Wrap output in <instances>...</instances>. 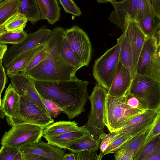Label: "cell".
I'll use <instances>...</instances> for the list:
<instances>
[{
  "mask_svg": "<svg viewBox=\"0 0 160 160\" xmlns=\"http://www.w3.org/2000/svg\"><path fill=\"white\" fill-rule=\"evenodd\" d=\"M20 96L10 83L6 88L1 100V109L6 117H10L18 110Z\"/></svg>",
  "mask_w": 160,
  "mask_h": 160,
  "instance_id": "cell-21",
  "label": "cell"
},
{
  "mask_svg": "<svg viewBox=\"0 0 160 160\" xmlns=\"http://www.w3.org/2000/svg\"><path fill=\"white\" fill-rule=\"evenodd\" d=\"M160 39L154 35L147 37L139 57L136 74L148 77L160 82Z\"/></svg>",
  "mask_w": 160,
  "mask_h": 160,
  "instance_id": "cell-5",
  "label": "cell"
},
{
  "mask_svg": "<svg viewBox=\"0 0 160 160\" xmlns=\"http://www.w3.org/2000/svg\"><path fill=\"white\" fill-rule=\"evenodd\" d=\"M63 38L59 34H50L46 41L47 57L24 73L34 80L44 82L68 81L77 78L78 70L66 62L61 56Z\"/></svg>",
  "mask_w": 160,
  "mask_h": 160,
  "instance_id": "cell-2",
  "label": "cell"
},
{
  "mask_svg": "<svg viewBox=\"0 0 160 160\" xmlns=\"http://www.w3.org/2000/svg\"><path fill=\"white\" fill-rule=\"evenodd\" d=\"M65 37L78 59L84 66H88L91 59L92 46L87 34L74 25L65 30Z\"/></svg>",
  "mask_w": 160,
  "mask_h": 160,
  "instance_id": "cell-11",
  "label": "cell"
},
{
  "mask_svg": "<svg viewBox=\"0 0 160 160\" xmlns=\"http://www.w3.org/2000/svg\"><path fill=\"white\" fill-rule=\"evenodd\" d=\"M125 100V95L116 97L108 93L106 95L104 121L110 132L144 111L130 107L126 104Z\"/></svg>",
  "mask_w": 160,
  "mask_h": 160,
  "instance_id": "cell-4",
  "label": "cell"
},
{
  "mask_svg": "<svg viewBox=\"0 0 160 160\" xmlns=\"http://www.w3.org/2000/svg\"><path fill=\"white\" fill-rule=\"evenodd\" d=\"M132 137L126 134L117 133L104 151L103 156L107 154L115 153L122 147Z\"/></svg>",
  "mask_w": 160,
  "mask_h": 160,
  "instance_id": "cell-31",
  "label": "cell"
},
{
  "mask_svg": "<svg viewBox=\"0 0 160 160\" xmlns=\"http://www.w3.org/2000/svg\"><path fill=\"white\" fill-rule=\"evenodd\" d=\"M42 100L48 115L51 118H56L62 112V108L53 101L42 98Z\"/></svg>",
  "mask_w": 160,
  "mask_h": 160,
  "instance_id": "cell-37",
  "label": "cell"
},
{
  "mask_svg": "<svg viewBox=\"0 0 160 160\" xmlns=\"http://www.w3.org/2000/svg\"><path fill=\"white\" fill-rule=\"evenodd\" d=\"M7 82L6 70L3 65L0 68V95L5 88Z\"/></svg>",
  "mask_w": 160,
  "mask_h": 160,
  "instance_id": "cell-43",
  "label": "cell"
},
{
  "mask_svg": "<svg viewBox=\"0 0 160 160\" xmlns=\"http://www.w3.org/2000/svg\"><path fill=\"white\" fill-rule=\"evenodd\" d=\"M8 49V47L5 44H0V60H2L5 53Z\"/></svg>",
  "mask_w": 160,
  "mask_h": 160,
  "instance_id": "cell-47",
  "label": "cell"
},
{
  "mask_svg": "<svg viewBox=\"0 0 160 160\" xmlns=\"http://www.w3.org/2000/svg\"><path fill=\"white\" fill-rule=\"evenodd\" d=\"M138 98L148 110L160 111V82L136 74L127 93Z\"/></svg>",
  "mask_w": 160,
  "mask_h": 160,
  "instance_id": "cell-3",
  "label": "cell"
},
{
  "mask_svg": "<svg viewBox=\"0 0 160 160\" xmlns=\"http://www.w3.org/2000/svg\"><path fill=\"white\" fill-rule=\"evenodd\" d=\"M125 103L130 107L143 111L148 110L141 102L132 95L127 93L125 95Z\"/></svg>",
  "mask_w": 160,
  "mask_h": 160,
  "instance_id": "cell-39",
  "label": "cell"
},
{
  "mask_svg": "<svg viewBox=\"0 0 160 160\" xmlns=\"http://www.w3.org/2000/svg\"><path fill=\"white\" fill-rule=\"evenodd\" d=\"M107 94L108 91L97 83L88 97L91 105L88 120L95 127L102 130L105 126L104 112Z\"/></svg>",
  "mask_w": 160,
  "mask_h": 160,
  "instance_id": "cell-13",
  "label": "cell"
},
{
  "mask_svg": "<svg viewBox=\"0 0 160 160\" xmlns=\"http://www.w3.org/2000/svg\"><path fill=\"white\" fill-rule=\"evenodd\" d=\"M114 7L108 18L125 32V20L127 15L129 18L138 22L143 18L148 8L146 0H108Z\"/></svg>",
  "mask_w": 160,
  "mask_h": 160,
  "instance_id": "cell-7",
  "label": "cell"
},
{
  "mask_svg": "<svg viewBox=\"0 0 160 160\" xmlns=\"http://www.w3.org/2000/svg\"><path fill=\"white\" fill-rule=\"evenodd\" d=\"M85 128L69 132L56 136L47 137L48 142L61 149H67L72 144L83 136L89 134Z\"/></svg>",
  "mask_w": 160,
  "mask_h": 160,
  "instance_id": "cell-19",
  "label": "cell"
},
{
  "mask_svg": "<svg viewBox=\"0 0 160 160\" xmlns=\"http://www.w3.org/2000/svg\"><path fill=\"white\" fill-rule=\"evenodd\" d=\"M5 116V115L2 110L0 109V118H4Z\"/></svg>",
  "mask_w": 160,
  "mask_h": 160,
  "instance_id": "cell-50",
  "label": "cell"
},
{
  "mask_svg": "<svg viewBox=\"0 0 160 160\" xmlns=\"http://www.w3.org/2000/svg\"><path fill=\"white\" fill-rule=\"evenodd\" d=\"M9 0H0V8L9 1Z\"/></svg>",
  "mask_w": 160,
  "mask_h": 160,
  "instance_id": "cell-49",
  "label": "cell"
},
{
  "mask_svg": "<svg viewBox=\"0 0 160 160\" xmlns=\"http://www.w3.org/2000/svg\"><path fill=\"white\" fill-rule=\"evenodd\" d=\"M8 76L12 86L20 96L30 100L48 115L42 98L35 88L34 80L22 72Z\"/></svg>",
  "mask_w": 160,
  "mask_h": 160,
  "instance_id": "cell-12",
  "label": "cell"
},
{
  "mask_svg": "<svg viewBox=\"0 0 160 160\" xmlns=\"http://www.w3.org/2000/svg\"><path fill=\"white\" fill-rule=\"evenodd\" d=\"M59 2L61 5L66 13L77 16H80L81 15L82 12L80 8L73 1L59 0Z\"/></svg>",
  "mask_w": 160,
  "mask_h": 160,
  "instance_id": "cell-36",
  "label": "cell"
},
{
  "mask_svg": "<svg viewBox=\"0 0 160 160\" xmlns=\"http://www.w3.org/2000/svg\"><path fill=\"white\" fill-rule=\"evenodd\" d=\"M63 160H77L76 154L73 152L65 153L63 157Z\"/></svg>",
  "mask_w": 160,
  "mask_h": 160,
  "instance_id": "cell-46",
  "label": "cell"
},
{
  "mask_svg": "<svg viewBox=\"0 0 160 160\" xmlns=\"http://www.w3.org/2000/svg\"><path fill=\"white\" fill-rule=\"evenodd\" d=\"M86 124L78 126L75 121H60L53 123L43 130L42 137L45 138L58 136L65 133L81 130L85 128Z\"/></svg>",
  "mask_w": 160,
  "mask_h": 160,
  "instance_id": "cell-22",
  "label": "cell"
},
{
  "mask_svg": "<svg viewBox=\"0 0 160 160\" xmlns=\"http://www.w3.org/2000/svg\"><path fill=\"white\" fill-rule=\"evenodd\" d=\"M28 21L24 16L18 12L6 22L4 27L7 32L23 31Z\"/></svg>",
  "mask_w": 160,
  "mask_h": 160,
  "instance_id": "cell-30",
  "label": "cell"
},
{
  "mask_svg": "<svg viewBox=\"0 0 160 160\" xmlns=\"http://www.w3.org/2000/svg\"><path fill=\"white\" fill-rule=\"evenodd\" d=\"M18 12L24 16L33 25L41 20L40 11L37 0H20Z\"/></svg>",
  "mask_w": 160,
  "mask_h": 160,
  "instance_id": "cell-25",
  "label": "cell"
},
{
  "mask_svg": "<svg viewBox=\"0 0 160 160\" xmlns=\"http://www.w3.org/2000/svg\"><path fill=\"white\" fill-rule=\"evenodd\" d=\"M101 142L89 133L79 139L68 149L75 153L84 151H96L99 148Z\"/></svg>",
  "mask_w": 160,
  "mask_h": 160,
  "instance_id": "cell-26",
  "label": "cell"
},
{
  "mask_svg": "<svg viewBox=\"0 0 160 160\" xmlns=\"http://www.w3.org/2000/svg\"><path fill=\"white\" fill-rule=\"evenodd\" d=\"M3 66L2 60H0V68Z\"/></svg>",
  "mask_w": 160,
  "mask_h": 160,
  "instance_id": "cell-52",
  "label": "cell"
},
{
  "mask_svg": "<svg viewBox=\"0 0 160 160\" xmlns=\"http://www.w3.org/2000/svg\"><path fill=\"white\" fill-rule=\"evenodd\" d=\"M52 31V30L42 27L35 32L28 33L25 39L21 43L13 44L8 48L2 59L4 68H7L22 54L45 43Z\"/></svg>",
  "mask_w": 160,
  "mask_h": 160,
  "instance_id": "cell-10",
  "label": "cell"
},
{
  "mask_svg": "<svg viewBox=\"0 0 160 160\" xmlns=\"http://www.w3.org/2000/svg\"><path fill=\"white\" fill-rule=\"evenodd\" d=\"M8 124L12 127L20 124L37 125L44 129L52 124L54 120L36 104L27 98L20 96L19 108L13 115L6 117Z\"/></svg>",
  "mask_w": 160,
  "mask_h": 160,
  "instance_id": "cell-6",
  "label": "cell"
},
{
  "mask_svg": "<svg viewBox=\"0 0 160 160\" xmlns=\"http://www.w3.org/2000/svg\"><path fill=\"white\" fill-rule=\"evenodd\" d=\"M120 46L119 60L131 74L132 79L135 74L133 55L128 39L125 32L117 39Z\"/></svg>",
  "mask_w": 160,
  "mask_h": 160,
  "instance_id": "cell-23",
  "label": "cell"
},
{
  "mask_svg": "<svg viewBox=\"0 0 160 160\" xmlns=\"http://www.w3.org/2000/svg\"><path fill=\"white\" fill-rule=\"evenodd\" d=\"M28 33L25 31L22 32H6L0 36V44H16L22 42Z\"/></svg>",
  "mask_w": 160,
  "mask_h": 160,
  "instance_id": "cell-32",
  "label": "cell"
},
{
  "mask_svg": "<svg viewBox=\"0 0 160 160\" xmlns=\"http://www.w3.org/2000/svg\"><path fill=\"white\" fill-rule=\"evenodd\" d=\"M39 9L41 20L45 19L53 25L59 21L61 8L57 0H37Z\"/></svg>",
  "mask_w": 160,
  "mask_h": 160,
  "instance_id": "cell-18",
  "label": "cell"
},
{
  "mask_svg": "<svg viewBox=\"0 0 160 160\" xmlns=\"http://www.w3.org/2000/svg\"><path fill=\"white\" fill-rule=\"evenodd\" d=\"M7 31L5 30L4 26L0 27V33H3Z\"/></svg>",
  "mask_w": 160,
  "mask_h": 160,
  "instance_id": "cell-51",
  "label": "cell"
},
{
  "mask_svg": "<svg viewBox=\"0 0 160 160\" xmlns=\"http://www.w3.org/2000/svg\"><path fill=\"white\" fill-rule=\"evenodd\" d=\"M19 151L23 153L32 154L50 160H63L65 153L62 149L44 142L41 138L37 142L21 147Z\"/></svg>",
  "mask_w": 160,
  "mask_h": 160,
  "instance_id": "cell-16",
  "label": "cell"
},
{
  "mask_svg": "<svg viewBox=\"0 0 160 160\" xmlns=\"http://www.w3.org/2000/svg\"><path fill=\"white\" fill-rule=\"evenodd\" d=\"M160 134V113L158 115L155 122L152 125L150 131L145 138L140 149L159 135Z\"/></svg>",
  "mask_w": 160,
  "mask_h": 160,
  "instance_id": "cell-34",
  "label": "cell"
},
{
  "mask_svg": "<svg viewBox=\"0 0 160 160\" xmlns=\"http://www.w3.org/2000/svg\"><path fill=\"white\" fill-rule=\"evenodd\" d=\"M43 129L41 126L34 124L15 125L5 132L1 140V144L19 149L38 142L42 137Z\"/></svg>",
  "mask_w": 160,
  "mask_h": 160,
  "instance_id": "cell-9",
  "label": "cell"
},
{
  "mask_svg": "<svg viewBox=\"0 0 160 160\" xmlns=\"http://www.w3.org/2000/svg\"><path fill=\"white\" fill-rule=\"evenodd\" d=\"M13 160H26V159L23 153L19 151Z\"/></svg>",
  "mask_w": 160,
  "mask_h": 160,
  "instance_id": "cell-48",
  "label": "cell"
},
{
  "mask_svg": "<svg viewBox=\"0 0 160 160\" xmlns=\"http://www.w3.org/2000/svg\"><path fill=\"white\" fill-rule=\"evenodd\" d=\"M102 159V158L100 156H98L96 159V160H101Z\"/></svg>",
  "mask_w": 160,
  "mask_h": 160,
  "instance_id": "cell-53",
  "label": "cell"
},
{
  "mask_svg": "<svg viewBox=\"0 0 160 160\" xmlns=\"http://www.w3.org/2000/svg\"><path fill=\"white\" fill-rule=\"evenodd\" d=\"M35 88L41 97L55 102L72 119L85 112L89 82L77 78L68 81L44 82L35 80Z\"/></svg>",
  "mask_w": 160,
  "mask_h": 160,
  "instance_id": "cell-1",
  "label": "cell"
},
{
  "mask_svg": "<svg viewBox=\"0 0 160 160\" xmlns=\"http://www.w3.org/2000/svg\"><path fill=\"white\" fill-rule=\"evenodd\" d=\"M48 55V51L46 47V42L44 47L38 51L35 54L32 61L22 72L25 73L38 64L47 57Z\"/></svg>",
  "mask_w": 160,
  "mask_h": 160,
  "instance_id": "cell-35",
  "label": "cell"
},
{
  "mask_svg": "<svg viewBox=\"0 0 160 160\" xmlns=\"http://www.w3.org/2000/svg\"><path fill=\"white\" fill-rule=\"evenodd\" d=\"M86 128L89 133L97 139L98 140V138L104 133L103 130L97 128L88 120L86 124Z\"/></svg>",
  "mask_w": 160,
  "mask_h": 160,
  "instance_id": "cell-41",
  "label": "cell"
},
{
  "mask_svg": "<svg viewBox=\"0 0 160 160\" xmlns=\"http://www.w3.org/2000/svg\"><path fill=\"white\" fill-rule=\"evenodd\" d=\"M26 160H50L42 157L28 154L23 153Z\"/></svg>",
  "mask_w": 160,
  "mask_h": 160,
  "instance_id": "cell-45",
  "label": "cell"
},
{
  "mask_svg": "<svg viewBox=\"0 0 160 160\" xmlns=\"http://www.w3.org/2000/svg\"><path fill=\"white\" fill-rule=\"evenodd\" d=\"M125 32L128 39L133 55L135 73L139 57L147 36L142 30L137 22L127 17Z\"/></svg>",
  "mask_w": 160,
  "mask_h": 160,
  "instance_id": "cell-15",
  "label": "cell"
},
{
  "mask_svg": "<svg viewBox=\"0 0 160 160\" xmlns=\"http://www.w3.org/2000/svg\"><path fill=\"white\" fill-rule=\"evenodd\" d=\"M152 125L132 136L121 148L133 152L135 156L140 149L144 139L150 131Z\"/></svg>",
  "mask_w": 160,
  "mask_h": 160,
  "instance_id": "cell-29",
  "label": "cell"
},
{
  "mask_svg": "<svg viewBox=\"0 0 160 160\" xmlns=\"http://www.w3.org/2000/svg\"><path fill=\"white\" fill-rule=\"evenodd\" d=\"M19 3V0H9L0 8V27L18 12Z\"/></svg>",
  "mask_w": 160,
  "mask_h": 160,
  "instance_id": "cell-28",
  "label": "cell"
},
{
  "mask_svg": "<svg viewBox=\"0 0 160 160\" xmlns=\"http://www.w3.org/2000/svg\"><path fill=\"white\" fill-rule=\"evenodd\" d=\"M143 160H160V143Z\"/></svg>",
  "mask_w": 160,
  "mask_h": 160,
  "instance_id": "cell-44",
  "label": "cell"
},
{
  "mask_svg": "<svg viewBox=\"0 0 160 160\" xmlns=\"http://www.w3.org/2000/svg\"><path fill=\"white\" fill-rule=\"evenodd\" d=\"M137 23L146 36L154 35L160 32V11L151 12Z\"/></svg>",
  "mask_w": 160,
  "mask_h": 160,
  "instance_id": "cell-24",
  "label": "cell"
},
{
  "mask_svg": "<svg viewBox=\"0 0 160 160\" xmlns=\"http://www.w3.org/2000/svg\"><path fill=\"white\" fill-rule=\"evenodd\" d=\"M1 95H0V109H1Z\"/></svg>",
  "mask_w": 160,
  "mask_h": 160,
  "instance_id": "cell-54",
  "label": "cell"
},
{
  "mask_svg": "<svg viewBox=\"0 0 160 160\" xmlns=\"http://www.w3.org/2000/svg\"><path fill=\"white\" fill-rule=\"evenodd\" d=\"M46 42L37 47L23 53L17 58L6 68L7 75L9 76L23 72L29 64L36 53L44 47Z\"/></svg>",
  "mask_w": 160,
  "mask_h": 160,
  "instance_id": "cell-20",
  "label": "cell"
},
{
  "mask_svg": "<svg viewBox=\"0 0 160 160\" xmlns=\"http://www.w3.org/2000/svg\"><path fill=\"white\" fill-rule=\"evenodd\" d=\"M3 33H0V36L2 34H3Z\"/></svg>",
  "mask_w": 160,
  "mask_h": 160,
  "instance_id": "cell-55",
  "label": "cell"
},
{
  "mask_svg": "<svg viewBox=\"0 0 160 160\" xmlns=\"http://www.w3.org/2000/svg\"><path fill=\"white\" fill-rule=\"evenodd\" d=\"M159 113L160 111H145L110 132L122 133L133 136L151 126Z\"/></svg>",
  "mask_w": 160,
  "mask_h": 160,
  "instance_id": "cell-14",
  "label": "cell"
},
{
  "mask_svg": "<svg viewBox=\"0 0 160 160\" xmlns=\"http://www.w3.org/2000/svg\"><path fill=\"white\" fill-rule=\"evenodd\" d=\"M160 143V135L141 148L134 156L133 160H144Z\"/></svg>",
  "mask_w": 160,
  "mask_h": 160,
  "instance_id": "cell-33",
  "label": "cell"
},
{
  "mask_svg": "<svg viewBox=\"0 0 160 160\" xmlns=\"http://www.w3.org/2000/svg\"><path fill=\"white\" fill-rule=\"evenodd\" d=\"M117 134L116 132H112L106 134L101 141L99 146L100 152L103 153L104 151L108 146L112 139Z\"/></svg>",
  "mask_w": 160,
  "mask_h": 160,
  "instance_id": "cell-42",
  "label": "cell"
},
{
  "mask_svg": "<svg viewBox=\"0 0 160 160\" xmlns=\"http://www.w3.org/2000/svg\"><path fill=\"white\" fill-rule=\"evenodd\" d=\"M134 152L125 149L120 148L115 152V160H133Z\"/></svg>",
  "mask_w": 160,
  "mask_h": 160,
  "instance_id": "cell-40",
  "label": "cell"
},
{
  "mask_svg": "<svg viewBox=\"0 0 160 160\" xmlns=\"http://www.w3.org/2000/svg\"><path fill=\"white\" fill-rule=\"evenodd\" d=\"M120 46L118 43L108 49L95 61L93 75L98 83L108 91L110 88L119 60Z\"/></svg>",
  "mask_w": 160,
  "mask_h": 160,
  "instance_id": "cell-8",
  "label": "cell"
},
{
  "mask_svg": "<svg viewBox=\"0 0 160 160\" xmlns=\"http://www.w3.org/2000/svg\"><path fill=\"white\" fill-rule=\"evenodd\" d=\"M132 80L129 72L119 60L108 93L113 97L125 96L128 90Z\"/></svg>",
  "mask_w": 160,
  "mask_h": 160,
  "instance_id": "cell-17",
  "label": "cell"
},
{
  "mask_svg": "<svg viewBox=\"0 0 160 160\" xmlns=\"http://www.w3.org/2000/svg\"><path fill=\"white\" fill-rule=\"evenodd\" d=\"M19 149L2 145L0 148V160H13Z\"/></svg>",
  "mask_w": 160,
  "mask_h": 160,
  "instance_id": "cell-38",
  "label": "cell"
},
{
  "mask_svg": "<svg viewBox=\"0 0 160 160\" xmlns=\"http://www.w3.org/2000/svg\"><path fill=\"white\" fill-rule=\"evenodd\" d=\"M61 54L66 62L74 67L77 70L84 66L69 46L65 35L61 47Z\"/></svg>",
  "mask_w": 160,
  "mask_h": 160,
  "instance_id": "cell-27",
  "label": "cell"
}]
</instances>
